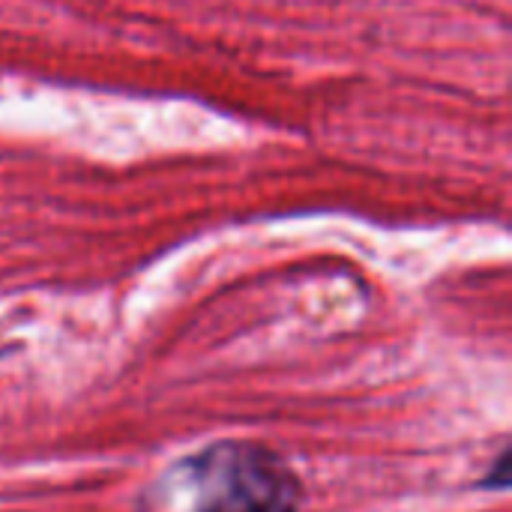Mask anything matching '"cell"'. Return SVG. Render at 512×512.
<instances>
[{
  "mask_svg": "<svg viewBox=\"0 0 512 512\" xmlns=\"http://www.w3.org/2000/svg\"><path fill=\"white\" fill-rule=\"evenodd\" d=\"M180 512H297L300 480L261 444H213L174 471Z\"/></svg>",
  "mask_w": 512,
  "mask_h": 512,
  "instance_id": "1",
  "label": "cell"
}]
</instances>
